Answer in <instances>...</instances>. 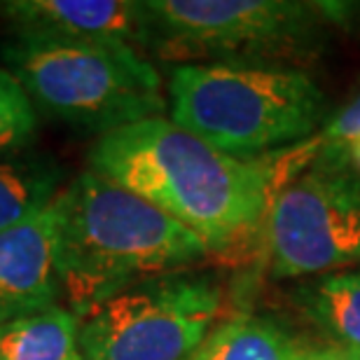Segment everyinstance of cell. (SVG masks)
Returning <instances> with one entry per match:
<instances>
[{"label": "cell", "mask_w": 360, "mask_h": 360, "mask_svg": "<svg viewBox=\"0 0 360 360\" xmlns=\"http://www.w3.org/2000/svg\"><path fill=\"white\" fill-rule=\"evenodd\" d=\"M302 347L264 316H234L213 328L187 360H300Z\"/></svg>", "instance_id": "cell-12"}, {"label": "cell", "mask_w": 360, "mask_h": 360, "mask_svg": "<svg viewBox=\"0 0 360 360\" xmlns=\"http://www.w3.org/2000/svg\"><path fill=\"white\" fill-rule=\"evenodd\" d=\"M300 360H360V351L330 342L321 347H304Z\"/></svg>", "instance_id": "cell-16"}, {"label": "cell", "mask_w": 360, "mask_h": 360, "mask_svg": "<svg viewBox=\"0 0 360 360\" xmlns=\"http://www.w3.org/2000/svg\"><path fill=\"white\" fill-rule=\"evenodd\" d=\"M54 208L61 300L77 319L141 281L211 255L187 227L89 169L63 187Z\"/></svg>", "instance_id": "cell-2"}, {"label": "cell", "mask_w": 360, "mask_h": 360, "mask_svg": "<svg viewBox=\"0 0 360 360\" xmlns=\"http://www.w3.org/2000/svg\"><path fill=\"white\" fill-rule=\"evenodd\" d=\"M222 311L206 274L171 271L141 281L80 316L84 360H187Z\"/></svg>", "instance_id": "cell-6"}, {"label": "cell", "mask_w": 360, "mask_h": 360, "mask_svg": "<svg viewBox=\"0 0 360 360\" xmlns=\"http://www.w3.org/2000/svg\"><path fill=\"white\" fill-rule=\"evenodd\" d=\"M153 49L185 63L304 61L330 24L351 12L344 3L302 0H146Z\"/></svg>", "instance_id": "cell-5"}, {"label": "cell", "mask_w": 360, "mask_h": 360, "mask_svg": "<svg viewBox=\"0 0 360 360\" xmlns=\"http://www.w3.org/2000/svg\"><path fill=\"white\" fill-rule=\"evenodd\" d=\"M0 360H84L80 319L66 307L0 326Z\"/></svg>", "instance_id": "cell-11"}, {"label": "cell", "mask_w": 360, "mask_h": 360, "mask_svg": "<svg viewBox=\"0 0 360 360\" xmlns=\"http://www.w3.org/2000/svg\"><path fill=\"white\" fill-rule=\"evenodd\" d=\"M360 136V94L337 110L333 117L321 127L319 134L288 148L281 153V164L285 167L288 176H297L311 164H333V167H349V148Z\"/></svg>", "instance_id": "cell-14"}, {"label": "cell", "mask_w": 360, "mask_h": 360, "mask_svg": "<svg viewBox=\"0 0 360 360\" xmlns=\"http://www.w3.org/2000/svg\"><path fill=\"white\" fill-rule=\"evenodd\" d=\"M171 122L236 160H260L314 136L326 94L304 70L276 63H180L167 82Z\"/></svg>", "instance_id": "cell-3"}, {"label": "cell", "mask_w": 360, "mask_h": 360, "mask_svg": "<svg viewBox=\"0 0 360 360\" xmlns=\"http://www.w3.org/2000/svg\"><path fill=\"white\" fill-rule=\"evenodd\" d=\"M38 131V108L12 70L0 68V153L19 150Z\"/></svg>", "instance_id": "cell-15"}, {"label": "cell", "mask_w": 360, "mask_h": 360, "mask_svg": "<svg viewBox=\"0 0 360 360\" xmlns=\"http://www.w3.org/2000/svg\"><path fill=\"white\" fill-rule=\"evenodd\" d=\"M89 171L160 208L211 253L246 241L274 194L271 155L236 160L164 115L98 136Z\"/></svg>", "instance_id": "cell-1"}, {"label": "cell", "mask_w": 360, "mask_h": 360, "mask_svg": "<svg viewBox=\"0 0 360 360\" xmlns=\"http://www.w3.org/2000/svg\"><path fill=\"white\" fill-rule=\"evenodd\" d=\"M0 54L35 108L84 131L103 136L169 110L160 70L134 47L14 35Z\"/></svg>", "instance_id": "cell-4"}, {"label": "cell", "mask_w": 360, "mask_h": 360, "mask_svg": "<svg viewBox=\"0 0 360 360\" xmlns=\"http://www.w3.org/2000/svg\"><path fill=\"white\" fill-rule=\"evenodd\" d=\"M264 218L276 278L360 262V176L351 167L311 164L274 192Z\"/></svg>", "instance_id": "cell-7"}, {"label": "cell", "mask_w": 360, "mask_h": 360, "mask_svg": "<svg viewBox=\"0 0 360 360\" xmlns=\"http://www.w3.org/2000/svg\"><path fill=\"white\" fill-rule=\"evenodd\" d=\"M349 167L360 176V136L351 143V148H349Z\"/></svg>", "instance_id": "cell-17"}, {"label": "cell", "mask_w": 360, "mask_h": 360, "mask_svg": "<svg viewBox=\"0 0 360 360\" xmlns=\"http://www.w3.org/2000/svg\"><path fill=\"white\" fill-rule=\"evenodd\" d=\"M59 225L52 204L0 234V326L59 307Z\"/></svg>", "instance_id": "cell-9"}, {"label": "cell", "mask_w": 360, "mask_h": 360, "mask_svg": "<svg viewBox=\"0 0 360 360\" xmlns=\"http://www.w3.org/2000/svg\"><path fill=\"white\" fill-rule=\"evenodd\" d=\"M14 35L153 49L146 5L134 0H0Z\"/></svg>", "instance_id": "cell-8"}, {"label": "cell", "mask_w": 360, "mask_h": 360, "mask_svg": "<svg viewBox=\"0 0 360 360\" xmlns=\"http://www.w3.org/2000/svg\"><path fill=\"white\" fill-rule=\"evenodd\" d=\"M61 171L38 157L0 160V234L47 211L59 197Z\"/></svg>", "instance_id": "cell-13"}, {"label": "cell", "mask_w": 360, "mask_h": 360, "mask_svg": "<svg viewBox=\"0 0 360 360\" xmlns=\"http://www.w3.org/2000/svg\"><path fill=\"white\" fill-rule=\"evenodd\" d=\"M300 311L333 344L360 351V271H333L295 290Z\"/></svg>", "instance_id": "cell-10"}]
</instances>
